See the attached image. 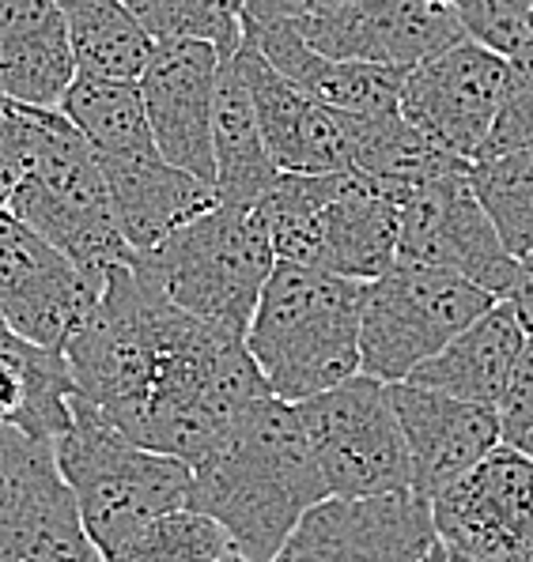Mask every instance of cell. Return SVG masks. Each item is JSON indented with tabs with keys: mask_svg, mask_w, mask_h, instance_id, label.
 Segmentation results:
<instances>
[{
	"mask_svg": "<svg viewBox=\"0 0 533 562\" xmlns=\"http://www.w3.org/2000/svg\"><path fill=\"white\" fill-rule=\"evenodd\" d=\"M76 396L125 438L175 461H209L269 393L246 336L170 302L136 265L107 272L102 295L65 344Z\"/></svg>",
	"mask_w": 533,
	"mask_h": 562,
	"instance_id": "obj_1",
	"label": "cell"
},
{
	"mask_svg": "<svg viewBox=\"0 0 533 562\" xmlns=\"http://www.w3.org/2000/svg\"><path fill=\"white\" fill-rule=\"evenodd\" d=\"M325 498L299 408L280 396L254 404L189 483V509L212 517L251 562H277L307 509Z\"/></svg>",
	"mask_w": 533,
	"mask_h": 562,
	"instance_id": "obj_2",
	"label": "cell"
},
{
	"mask_svg": "<svg viewBox=\"0 0 533 562\" xmlns=\"http://www.w3.org/2000/svg\"><path fill=\"white\" fill-rule=\"evenodd\" d=\"M364 283L322 268L277 261L246 328L273 396L303 404L359 374Z\"/></svg>",
	"mask_w": 533,
	"mask_h": 562,
	"instance_id": "obj_3",
	"label": "cell"
},
{
	"mask_svg": "<svg viewBox=\"0 0 533 562\" xmlns=\"http://www.w3.org/2000/svg\"><path fill=\"white\" fill-rule=\"evenodd\" d=\"M20 117L23 175L8 215L46 238L91 280H107L110 268L133 265L122 227L114 220L110 189L91 144L62 110L15 106Z\"/></svg>",
	"mask_w": 533,
	"mask_h": 562,
	"instance_id": "obj_4",
	"label": "cell"
},
{
	"mask_svg": "<svg viewBox=\"0 0 533 562\" xmlns=\"http://www.w3.org/2000/svg\"><path fill=\"white\" fill-rule=\"evenodd\" d=\"M277 261L371 283L398 265L401 207L359 175H280L254 207Z\"/></svg>",
	"mask_w": 533,
	"mask_h": 562,
	"instance_id": "obj_5",
	"label": "cell"
},
{
	"mask_svg": "<svg viewBox=\"0 0 533 562\" xmlns=\"http://www.w3.org/2000/svg\"><path fill=\"white\" fill-rule=\"evenodd\" d=\"M54 453L102 559L114 555L156 517L189 506L193 469L125 438L80 396H73V419L54 442Z\"/></svg>",
	"mask_w": 533,
	"mask_h": 562,
	"instance_id": "obj_6",
	"label": "cell"
},
{
	"mask_svg": "<svg viewBox=\"0 0 533 562\" xmlns=\"http://www.w3.org/2000/svg\"><path fill=\"white\" fill-rule=\"evenodd\" d=\"M133 265L178 310L246 336L277 254L254 207L216 204Z\"/></svg>",
	"mask_w": 533,
	"mask_h": 562,
	"instance_id": "obj_7",
	"label": "cell"
},
{
	"mask_svg": "<svg viewBox=\"0 0 533 562\" xmlns=\"http://www.w3.org/2000/svg\"><path fill=\"white\" fill-rule=\"evenodd\" d=\"M500 299L443 268L398 261L364 283L359 314V374L375 382H409L454 336L485 317Z\"/></svg>",
	"mask_w": 533,
	"mask_h": 562,
	"instance_id": "obj_8",
	"label": "cell"
},
{
	"mask_svg": "<svg viewBox=\"0 0 533 562\" xmlns=\"http://www.w3.org/2000/svg\"><path fill=\"white\" fill-rule=\"evenodd\" d=\"M296 408L330 498L412 495L409 446L386 382L356 374Z\"/></svg>",
	"mask_w": 533,
	"mask_h": 562,
	"instance_id": "obj_9",
	"label": "cell"
},
{
	"mask_svg": "<svg viewBox=\"0 0 533 562\" xmlns=\"http://www.w3.org/2000/svg\"><path fill=\"white\" fill-rule=\"evenodd\" d=\"M0 562H107L57 469L54 442L0 427Z\"/></svg>",
	"mask_w": 533,
	"mask_h": 562,
	"instance_id": "obj_10",
	"label": "cell"
},
{
	"mask_svg": "<svg viewBox=\"0 0 533 562\" xmlns=\"http://www.w3.org/2000/svg\"><path fill=\"white\" fill-rule=\"evenodd\" d=\"M398 261L454 272L507 302L519 280V261L503 249L492 220L473 196L469 170L446 175L401 204Z\"/></svg>",
	"mask_w": 533,
	"mask_h": 562,
	"instance_id": "obj_11",
	"label": "cell"
},
{
	"mask_svg": "<svg viewBox=\"0 0 533 562\" xmlns=\"http://www.w3.org/2000/svg\"><path fill=\"white\" fill-rule=\"evenodd\" d=\"M102 283L20 220L0 215V317L12 336L34 348L65 351L99 302Z\"/></svg>",
	"mask_w": 533,
	"mask_h": 562,
	"instance_id": "obj_12",
	"label": "cell"
},
{
	"mask_svg": "<svg viewBox=\"0 0 533 562\" xmlns=\"http://www.w3.org/2000/svg\"><path fill=\"white\" fill-rule=\"evenodd\" d=\"M435 536L451 555L514 562L533 543V457L496 446L469 475L432 498Z\"/></svg>",
	"mask_w": 533,
	"mask_h": 562,
	"instance_id": "obj_13",
	"label": "cell"
},
{
	"mask_svg": "<svg viewBox=\"0 0 533 562\" xmlns=\"http://www.w3.org/2000/svg\"><path fill=\"white\" fill-rule=\"evenodd\" d=\"M503 76L507 57L466 38L409 68L398 110L446 151L477 162L500 114Z\"/></svg>",
	"mask_w": 533,
	"mask_h": 562,
	"instance_id": "obj_14",
	"label": "cell"
},
{
	"mask_svg": "<svg viewBox=\"0 0 533 562\" xmlns=\"http://www.w3.org/2000/svg\"><path fill=\"white\" fill-rule=\"evenodd\" d=\"M288 27H296L299 38L325 57L364 60L398 72L466 42L458 12L427 0H348Z\"/></svg>",
	"mask_w": 533,
	"mask_h": 562,
	"instance_id": "obj_15",
	"label": "cell"
},
{
	"mask_svg": "<svg viewBox=\"0 0 533 562\" xmlns=\"http://www.w3.org/2000/svg\"><path fill=\"white\" fill-rule=\"evenodd\" d=\"M440 543L420 495L325 498L296 525L284 562H424Z\"/></svg>",
	"mask_w": 533,
	"mask_h": 562,
	"instance_id": "obj_16",
	"label": "cell"
},
{
	"mask_svg": "<svg viewBox=\"0 0 533 562\" xmlns=\"http://www.w3.org/2000/svg\"><path fill=\"white\" fill-rule=\"evenodd\" d=\"M220 49L212 42H156L141 72V99L152 140L170 167L216 181L212 159V99Z\"/></svg>",
	"mask_w": 533,
	"mask_h": 562,
	"instance_id": "obj_17",
	"label": "cell"
},
{
	"mask_svg": "<svg viewBox=\"0 0 533 562\" xmlns=\"http://www.w3.org/2000/svg\"><path fill=\"white\" fill-rule=\"evenodd\" d=\"M238 72L251 88L257 125H262L269 159L280 175H341L352 170V144H356V114H341L296 91L262 49L243 34L235 49Z\"/></svg>",
	"mask_w": 533,
	"mask_h": 562,
	"instance_id": "obj_18",
	"label": "cell"
},
{
	"mask_svg": "<svg viewBox=\"0 0 533 562\" xmlns=\"http://www.w3.org/2000/svg\"><path fill=\"white\" fill-rule=\"evenodd\" d=\"M390 396L409 446L412 495H420L424 503L454 487L496 446H503V419L496 408L458 401V396L412 382L390 385Z\"/></svg>",
	"mask_w": 533,
	"mask_h": 562,
	"instance_id": "obj_19",
	"label": "cell"
},
{
	"mask_svg": "<svg viewBox=\"0 0 533 562\" xmlns=\"http://www.w3.org/2000/svg\"><path fill=\"white\" fill-rule=\"evenodd\" d=\"M99 167L110 189L114 220L133 257L152 254L175 231H182L186 223H193L197 215L212 212L220 204L216 189L209 181L170 167L159 148L99 159Z\"/></svg>",
	"mask_w": 533,
	"mask_h": 562,
	"instance_id": "obj_20",
	"label": "cell"
},
{
	"mask_svg": "<svg viewBox=\"0 0 533 562\" xmlns=\"http://www.w3.org/2000/svg\"><path fill=\"white\" fill-rule=\"evenodd\" d=\"M243 34L262 49L265 60L277 68L284 80L296 91H303L307 99L356 117L398 114L401 80H406V72H398V68L325 57L307 46L299 38V31L288 27V23H243Z\"/></svg>",
	"mask_w": 533,
	"mask_h": 562,
	"instance_id": "obj_21",
	"label": "cell"
},
{
	"mask_svg": "<svg viewBox=\"0 0 533 562\" xmlns=\"http://www.w3.org/2000/svg\"><path fill=\"white\" fill-rule=\"evenodd\" d=\"M76 80L57 0H0V94L12 106L57 110Z\"/></svg>",
	"mask_w": 533,
	"mask_h": 562,
	"instance_id": "obj_22",
	"label": "cell"
},
{
	"mask_svg": "<svg viewBox=\"0 0 533 562\" xmlns=\"http://www.w3.org/2000/svg\"><path fill=\"white\" fill-rule=\"evenodd\" d=\"M526 336L530 333L522 328L511 302H496L466 333L454 336L440 356L412 370L409 382L500 412Z\"/></svg>",
	"mask_w": 533,
	"mask_h": 562,
	"instance_id": "obj_23",
	"label": "cell"
},
{
	"mask_svg": "<svg viewBox=\"0 0 533 562\" xmlns=\"http://www.w3.org/2000/svg\"><path fill=\"white\" fill-rule=\"evenodd\" d=\"M212 159H216L212 189L220 204L231 207H257L280 178L277 162L265 148L251 88L238 72L235 54H220L216 99H212Z\"/></svg>",
	"mask_w": 533,
	"mask_h": 562,
	"instance_id": "obj_24",
	"label": "cell"
},
{
	"mask_svg": "<svg viewBox=\"0 0 533 562\" xmlns=\"http://www.w3.org/2000/svg\"><path fill=\"white\" fill-rule=\"evenodd\" d=\"M469 170L466 159L446 151L440 140L398 114L356 117V144H352V175H359L386 201L406 204L420 189L435 186L446 175Z\"/></svg>",
	"mask_w": 533,
	"mask_h": 562,
	"instance_id": "obj_25",
	"label": "cell"
},
{
	"mask_svg": "<svg viewBox=\"0 0 533 562\" xmlns=\"http://www.w3.org/2000/svg\"><path fill=\"white\" fill-rule=\"evenodd\" d=\"M73 374L65 351H46L0 333V427L57 442L73 419Z\"/></svg>",
	"mask_w": 533,
	"mask_h": 562,
	"instance_id": "obj_26",
	"label": "cell"
},
{
	"mask_svg": "<svg viewBox=\"0 0 533 562\" xmlns=\"http://www.w3.org/2000/svg\"><path fill=\"white\" fill-rule=\"evenodd\" d=\"M57 8L65 15L76 72L141 80L156 42L122 0H57Z\"/></svg>",
	"mask_w": 533,
	"mask_h": 562,
	"instance_id": "obj_27",
	"label": "cell"
},
{
	"mask_svg": "<svg viewBox=\"0 0 533 562\" xmlns=\"http://www.w3.org/2000/svg\"><path fill=\"white\" fill-rule=\"evenodd\" d=\"M57 110L91 144L95 159H114V155L156 148L148 114H144L141 83L136 80H110V76L76 72L73 88L65 91Z\"/></svg>",
	"mask_w": 533,
	"mask_h": 562,
	"instance_id": "obj_28",
	"label": "cell"
},
{
	"mask_svg": "<svg viewBox=\"0 0 533 562\" xmlns=\"http://www.w3.org/2000/svg\"><path fill=\"white\" fill-rule=\"evenodd\" d=\"M473 196L492 220L503 249L519 261L533 249V148L469 162Z\"/></svg>",
	"mask_w": 533,
	"mask_h": 562,
	"instance_id": "obj_29",
	"label": "cell"
},
{
	"mask_svg": "<svg viewBox=\"0 0 533 562\" xmlns=\"http://www.w3.org/2000/svg\"><path fill=\"white\" fill-rule=\"evenodd\" d=\"M152 42H212L220 54L243 46V15L227 0H122Z\"/></svg>",
	"mask_w": 533,
	"mask_h": 562,
	"instance_id": "obj_30",
	"label": "cell"
},
{
	"mask_svg": "<svg viewBox=\"0 0 533 562\" xmlns=\"http://www.w3.org/2000/svg\"><path fill=\"white\" fill-rule=\"evenodd\" d=\"M231 551V536L197 509H175L144 525L107 562H220Z\"/></svg>",
	"mask_w": 533,
	"mask_h": 562,
	"instance_id": "obj_31",
	"label": "cell"
},
{
	"mask_svg": "<svg viewBox=\"0 0 533 562\" xmlns=\"http://www.w3.org/2000/svg\"><path fill=\"white\" fill-rule=\"evenodd\" d=\"M469 42L514 57L533 49V0H454Z\"/></svg>",
	"mask_w": 533,
	"mask_h": 562,
	"instance_id": "obj_32",
	"label": "cell"
},
{
	"mask_svg": "<svg viewBox=\"0 0 533 562\" xmlns=\"http://www.w3.org/2000/svg\"><path fill=\"white\" fill-rule=\"evenodd\" d=\"M522 148H533V49L507 57L500 114H496L492 136H488L480 159L522 151Z\"/></svg>",
	"mask_w": 533,
	"mask_h": 562,
	"instance_id": "obj_33",
	"label": "cell"
},
{
	"mask_svg": "<svg viewBox=\"0 0 533 562\" xmlns=\"http://www.w3.org/2000/svg\"><path fill=\"white\" fill-rule=\"evenodd\" d=\"M500 419H503V442L533 430V336H526V348H522L519 367H514V374H511V385H507Z\"/></svg>",
	"mask_w": 533,
	"mask_h": 562,
	"instance_id": "obj_34",
	"label": "cell"
},
{
	"mask_svg": "<svg viewBox=\"0 0 533 562\" xmlns=\"http://www.w3.org/2000/svg\"><path fill=\"white\" fill-rule=\"evenodd\" d=\"M23 175V155H20V117H15V106L8 102L0 110V215L8 212L15 196V186H20Z\"/></svg>",
	"mask_w": 533,
	"mask_h": 562,
	"instance_id": "obj_35",
	"label": "cell"
},
{
	"mask_svg": "<svg viewBox=\"0 0 533 562\" xmlns=\"http://www.w3.org/2000/svg\"><path fill=\"white\" fill-rule=\"evenodd\" d=\"M341 4L348 0H246L243 23H299Z\"/></svg>",
	"mask_w": 533,
	"mask_h": 562,
	"instance_id": "obj_36",
	"label": "cell"
},
{
	"mask_svg": "<svg viewBox=\"0 0 533 562\" xmlns=\"http://www.w3.org/2000/svg\"><path fill=\"white\" fill-rule=\"evenodd\" d=\"M507 442H511V446H519L526 457H533V430H526V435H514V438H507Z\"/></svg>",
	"mask_w": 533,
	"mask_h": 562,
	"instance_id": "obj_37",
	"label": "cell"
},
{
	"mask_svg": "<svg viewBox=\"0 0 533 562\" xmlns=\"http://www.w3.org/2000/svg\"><path fill=\"white\" fill-rule=\"evenodd\" d=\"M424 562H446V548H443V543H435V548L427 551V559H424Z\"/></svg>",
	"mask_w": 533,
	"mask_h": 562,
	"instance_id": "obj_38",
	"label": "cell"
},
{
	"mask_svg": "<svg viewBox=\"0 0 533 562\" xmlns=\"http://www.w3.org/2000/svg\"><path fill=\"white\" fill-rule=\"evenodd\" d=\"M220 562H251V559H246V555H243V551H235V548H231V551H227V555H223Z\"/></svg>",
	"mask_w": 533,
	"mask_h": 562,
	"instance_id": "obj_39",
	"label": "cell"
},
{
	"mask_svg": "<svg viewBox=\"0 0 533 562\" xmlns=\"http://www.w3.org/2000/svg\"><path fill=\"white\" fill-rule=\"evenodd\" d=\"M514 562H533V543H526V548H522L519 555H514Z\"/></svg>",
	"mask_w": 533,
	"mask_h": 562,
	"instance_id": "obj_40",
	"label": "cell"
},
{
	"mask_svg": "<svg viewBox=\"0 0 533 562\" xmlns=\"http://www.w3.org/2000/svg\"><path fill=\"white\" fill-rule=\"evenodd\" d=\"M446 562H480V559H462V555H451V551H446Z\"/></svg>",
	"mask_w": 533,
	"mask_h": 562,
	"instance_id": "obj_41",
	"label": "cell"
},
{
	"mask_svg": "<svg viewBox=\"0 0 533 562\" xmlns=\"http://www.w3.org/2000/svg\"><path fill=\"white\" fill-rule=\"evenodd\" d=\"M227 4H231V8H235V12H238V15H243V8H246V0H227Z\"/></svg>",
	"mask_w": 533,
	"mask_h": 562,
	"instance_id": "obj_42",
	"label": "cell"
},
{
	"mask_svg": "<svg viewBox=\"0 0 533 562\" xmlns=\"http://www.w3.org/2000/svg\"><path fill=\"white\" fill-rule=\"evenodd\" d=\"M0 333H8V325H4V317H0Z\"/></svg>",
	"mask_w": 533,
	"mask_h": 562,
	"instance_id": "obj_43",
	"label": "cell"
},
{
	"mask_svg": "<svg viewBox=\"0 0 533 562\" xmlns=\"http://www.w3.org/2000/svg\"><path fill=\"white\" fill-rule=\"evenodd\" d=\"M277 562H284V559H277Z\"/></svg>",
	"mask_w": 533,
	"mask_h": 562,
	"instance_id": "obj_44",
	"label": "cell"
}]
</instances>
